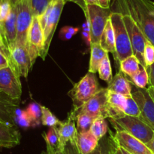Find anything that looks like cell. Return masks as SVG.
Instances as JSON below:
<instances>
[{"instance_id": "e575fe53", "label": "cell", "mask_w": 154, "mask_h": 154, "mask_svg": "<svg viewBox=\"0 0 154 154\" xmlns=\"http://www.w3.org/2000/svg\"><path fill=\"white\" fill-rule=\"evenodd\" d=\"M102 142H99L97 147L89 154H111V134L109 137L102 138Z\"/></svg>"}, {"instance_id": "277c9868", "label": "cell", "mask_w": 154, "mask_h": 154, "mask_svg": "<svg viewBox=\"0 0 154 154\" xmlns=\"http://www.w3.org/2000/svg\"><path fill=\"white\" fill-rule=\"evenodd\" d=\"M100 89L95 73L88 72L71 89L69 95L73 102L74 110L79 109L93 98Z\"/></svg>"}, {"instance_id": "11a10c76", "label": "cell", "mask_w": 154, "mask_h": 154, "mask_svg": "<svg viewBox=\"0 0 154 154\" xmlns=\"http://www.w3.org/2000/svg\"><path fill=\"white\" fill-rule=\"evenodd\" d=\"M10 1L11 2H12V4L14 5V4H17V3L18 2L20 1V0H10Z\"/></svg>"}, {"instance_id": "db71d44e", "label": "cell", "mask_w": 154, "mask_h": 154, "mask_svg": "<svg viewBox=\"0 0 154 154\" xmlns=\"http://www.w3.org/2000/svg\"><path fill=\"white\" fill-rule=\"evenodd\" d=\"M0 98H9V97L8 96V95H6L5 94L3 93V92L2 91H0Z\"/></svg>"}, {"instance_id": "5bb4252c", "label": "cell", "mask_w": 154, "mask_h": 154, "mask_svg": "<svg viewBox=\"0 0 154 154\" xmlns=\"http://www.w3.org/2000/svg\"><path fill=\"white\" fill-rule=\"evenodd\" d=\"M113 138L119 146L132 154H153L145 143L125 131L116 130Z\"/></svg>"}, {"instance_id": "6f0895ef", "label": "cell", "mask_w": 154, "mask_h": 154, "mask_svg": "<svg viewBox=\"0 0 154 154\" xmlns=\"http://www.w3.org/2000/svg\"><path fill=\"white\" fill-rule=\"evenodd\" d=\"M153 154H154V153H153Z\"/></svg>"}, {"instance_id": "f907efd6", "label": "cell", "mask_w": 154, "mask_h": 154, "mask_svg": "<svg viewBox=\"0 0 154 154\" xmlns=\"http://www.w3.org/2000/svg\"><path fill=\"white\" fill-rule=\"evenodd\" d=\"M147 90H148L149 94H150V97L152 98L153 101H154V87L153 86L149 85V87L147 88Z\"/></svg>"}, {"instance_id": "bcb514c9", "label": "cell", "mask_w": 154, "mask_h": 154, "mask_svg": "<svg viewBox=\"0 0 154 154\" xmlns=\"http://www.w3.org/2000/svg\"><path fill=\"white\" fill-rule=\"evenodd\" d=\"M63 29H64L66 31L69 32V33H72L73 36H75V34L78 33V32L80 30L79 27H71V26H66V27H63Z\"/></svg>"}, {"instance_id": "f35d334b", "label": "cell", "mask_w": 154, "mask_h": 154, "mask_svg": "<svg viewBox=\"0 0 154 154\" xmlns=\"http://www.w3.org/2000/svg\"><path fill=\"white\" fill-rule=\"evenodd\" d=\"M63 152L65 154H81L77 149L76 146L75 144H72L70 142H69L65 146Z\"/></svg>"}, {"instance_id": "ab89813d", "label": "cell", "mask_w": 154, "mask_h": 154, "mask_svg": "<svg viewBox=\"0 0 154 154\" xmlns=\"http://www.w3.org/2000/svg\"><path fill=\"white\" fill-rule=\"evenodd\" d=\"M9 66V60L7 55L3 51H0V69Z\"/></svg>"}, {"instance_id": "44dd1931", "label": "cell", "mask_w": 154, "mask_h": 154, "mask_svg": "<svg viewBox=\"0 0 154 154\" xmlns=\"http://www.w3.org/2000/svg\"><path fill=\"white\" fill-rule=\"evenodd\" d=\"M99 140L90 131L78 132L75 146L81 154H89L98 146Z\"/></svg>"}, {"instance_id": "f546056e", "label": "cell", "mask_w": 154, "mask_h": 154, "mask_svg": "<svg viewBox=\"0 0 154 154\" xmlns=\"http://www.w3.org/2000/svg\"><path fill=\"white\" fill-rule=\"evenodd\" d=\"M61 121L59 120L55 115L45 106L42 105V123L48 127L58 126Z\"/></svg>"}, {"instance_id": "52a82bcc", "label": "cell", "mask_w": 154, "mask_h": 154, "mask_svg": "<svg viewBox=\"0 0 154 154\" xmlns=\"http://www.w3.org/2000/svg\"><path fill=\"white\" fill-rule=\"evenodd\" d=\"M123 18L130 39L133 54L139 60L140 64L147 69L144 60V46L147 39L141 29L129 15L123 14Z\"/></svg>"}, {"instance_id": "d6986e66", "label": "cell", "mask_w": 154, "mask_h": 154, "mask_svg": "<svg viewBox=\"0 0 154 154\" xmlns=\"http://www.w3.org/2000/svg\"><path fill=\"white\" fill-rule=\"evenodd\" d=\"M20 101L11 98H0V122L16 126V113Z\"/></svg>"}, {"instance_id": "1f68e13d", "label": "cell", "mask_w": 154, "mask_h": 154, "mask_svg": "<svg viewBox=\"0 0 154 154\" xmlns=\"http://www.w3.org/2000/svg\"><path fill=\"white\" fill-rule=\"evenodd\" d=\"M53 1L54 0H30V6L33 16H41Z\"/></svg>"}, {"instance_id": "8d00e7d4", "label": "cell", "mask_w": 154, "mask_h": 154, "mask_svg": "<svg viewBox=\"0 0 154 154\" xmlns=\"http://www.w3.org/2000/svg\"><path fill=\"white\" fill-rule=\"evenodd\" d=\"M16 124H18L21 127L28 128L32 126V122L29 118L28 115L26 113V110H20L18 109L16 113Z\"/></svg>"}, {"instance_id": "3957f363", "label": "cell", "mask_w": 154, "mask_h": 154, "mask_svg": "<svg viewBox=\"0 0 154 154\" xmlns=\"http://www.w3.org/2000/svg\"><path fill=\"white\" fill-rule=\"evenodd\" d=\"M110 19L115 35L116 54L114 57L119 64L123 59L133 55V51L129 34L123 21V14L118 12L112 11L110 15Z\"/></svg>"}, {"instance_id": "ba28073f", "label": "cell", "mask_w": 154, "mask_h": 154, "mask_svg": "<svg viewBox=\"0 0 154 154\" xmlns=\"http://www.w3.org/2000/svg\"><path fill=\"white\" fill-rule=\"evenodd\" d=\"M7 57L9 60V66L17 73L20 77L27 78L31 70V60L26 46L15 45L8 50Z\"/></svg>"}, {"instance_id": "7402d4cb", "label": "cell", "mask_w": 154, "mask_h": 154, "mask_svg": "<svg viewBox=\"0 0 154 154\" xmlns=\"http://www.w3.org/2000/svg\"><path fill=\"white\" fill-rule=\"evenodd\" d=\"M100 45L106 52L112 53L113 55H115V35H114V30L110 18L107 21V24L102 33L100 39Z\"/></svg>"}, {"instance_id": "ffe728a7", "label": "cell", "mask_w": 154, "mask_h": 154, "mask_svg": "<svg viewBox=\"0 0 154 154\" xmlns=\"http://www.w3.org/2000/svg\"><path fill=\"white\" fill-rule=\"evenodd\" d=\"M107 88L115 93L125 97H132V85L129 79L125 76V74L119 71L113 76L112 80L108 83Z\"/></svg>"}, {"instance_id": "6da1fadb", "label": "cell", "mask_w": 154, "mask_h": 154, "mask_svg": "<svg viewBox=\"0 0 154 154\" xmlns=\"http://www.w3.org/2000/svg\"><path fill=\"white\" fill-rule=\"evenodd\" d=\"M111 11L129 15L154 45V2L150 0H114Z\"/></svg>"}, {"instance_id": "9a60e30c", "label": "cell", "mask_w": 154, "mask_h": 154, "mask_svg": "<svg viewBox=\"0 0 154 154\" xmlns=\"http://www.w3.org/2000/svg\"><path fill=\"white\" fill-rule=\"evenodd\" d=\"M75 119H76L75 113H74L73 110H72L68 115L67 119L64 121H61L60 125L57 126L59 139H60V144L57 150H64L65 146L69 142L75 145L76 137L78 133Z\"/></svg>"}, {"instance_id": "83f0119b", "label": "cell", "mask_w": 154, "mask_h": 154, "mask_svg": "<svg viewBox=\"0 0 154 154\" xmlns=\"http://www.w3.org/2000/svg\"><path fill=\"white\" fill-rule=\"evenodd\" d=\"M95 119L96 118L87 113H78L75 119L78 132L90 131L92 124Z\"/></svg>"}, {"instance_id": "ac0fdd59", "label": "cell", "mask_w": 154, "mask_h": 154, "mask_svg": "<svg viewBox=\"0 0 154 154\" xmlns=\"http://www.w3.org/2000/svg\"><path fill=\"white\" fill-rule=\"evenodd\" d=\"M126 97L108 89L107 92V119L124 115Z\"/></svg>"}, {"instance_id": "7bdbcfd3", "label": "cell", "mask_w": 154, "mask_h": 154, "mask_svg": "<svg viewBox=\"0 0 154 154\" xmlns=\"http://www.w3.org/2000/svg\"><path fill=\"white\" fill-rule=\"evenodd\" d=\"M42 154H65L63 151H59L51 147L48 143H46V151L42 152Z\"/></svg>"}, {"instance_id": "b9f144b4", "label": "cell", "mask_w": 154, "mask_h": 154, "mask_svg": "<svg viewBox=\"0 0 154 154\" xmlns=\"http://www.w3.org/2000/svg\"><path fill=\"white\" fill-rule=\"evenodd\" d=\"M73 36H74L72 34V33H69V32L66 31V30H65L63 28H62L61 30H60V39H62V40H64V41L69 40V39H72Z\"/></svg>"}, {"instance_id": "e0dca14e", "label": "cell", "mask_w": 154, "mask_h": 154, "mask_svg": "<svg viewBox=\"0 0 154 154\" xmlns=\"http://www.w3.org/2000/svg\"><path fill=\"white\" fill-rule=\"evenodd\" d=\"M21 134L15 125L0 123V148H13L20 144Z\"/></svg>"}, {"instance_id": "f6af8a7d", "label": "cell", "mask_w": 154, "mask_h": 154, "mask_svg": "<svg viewBox=\"0 0 154 154\" xmlns=\"http://www.w3.org/2000/svg\"><path fill=\"white\" fill-rule=\"evenodd\" d=\"M82 37L84 39V40L85 41L86 43L87 44V45L90 47H91V34H90V32H86V31H83L82 32Z\"/></svg>"}, {"instance_id": "9c48e42d", "label": "cell", "mask_w": 154, "mask_h": 154, "mask_svg": "<svg viewBox=\"0 0 154 154\" xmlns=\"http://www.w3.org/2000/svg\"><path fill=\"white\" fill-rule=\"evenodd\" d=\"M66 2L64 0H54L52 2V7L47 21L46 26L44 29V36H45V42H44V50L42 54V59L45 60L49 51L50 45L51 41L55 33L56 29L58 25L60 16L63 12Z\"/></svg>"}, {"instance_id": "60d3db41", "label": "cell", "mask_w": 154, "mask_h": 154, "mask_svg": "<svg viewBox=\"0 0 154 154\" xmlns=\"http://www.w3.org/2000/svg\"><path fill=\"white\" fill-rule=\"evenodd\" d=\"M111 154H123L120 149V146L117 145V143L114 141L113 138V134H111Z\"/></svg>"}, {"instance_id": "7dc6e473", "label": "cell", "mask_w": 154, "mask_h": 154, "mask_svg": "<svg viewBox=\"0 0 154 154\" xmlns=\"http://www.w3.org/2000/svg\"><path fill=\"white\" fill-rule=\"evenodd\" d=\"M110 2L111 0H99V6L104 8H110Z\"/></svg>"}, {"instance_id": "816d5d0a", "label": "cell", "mask_w": 154, "mask_h": 154, "mask_svg": "<svg viewBox=\"0 0 154 154\" xmlns=\"http://www.w3.org/2000/svg\"><path fill=\"white\" fill-rule=\"evenodd\" d=\"M85 2L87 3V5H99V0H84Z\"/></svg>"}, {"instance_id": "7c38bea8", "label": "cell", "mask_w": 154, "mask_h": 154, "mask_svg": "<svg viewBox=\"0 0 154 154\" xmlns=\"http://www.w3.org/2000/svg\"><path fill=\"white\" fill-rule=\"evenodd\" d=\"M132 97L139 107L140 118L154 130V101L147 88H139L132 84Z\"/></svg>"}, {"instance_id": "d4e9b609", "label": "cell", "mask_w": 154, "mask_h": 154, "mask_svg": "<svg viewBox=\"0 0 154 154\" xmlns=\"http://www.w3.org/2000/svg\"><path fill=\"white\" fill-rule=\"evenodd\" d=\"M105 118L98 117L93 121V124L91 125L90 131L92 134L97 137L99 140L103 138L107 134V131L108 130V124H107Z\"/></svg>"}, {"instance_id": "30bf717a", "label": "cell", "mask_w": 154, "mask_h": 154, "mask_svg": "<svg viewBox=\"0 0 154 154\" xmlns=\"http://www.w3.org/2000/svg\"><path fill=\"white\" fill-rule=\"evenodd\" d=\"M44 30L39 22L38 17H33L27 37V49L31 60L32 66L34 65L38 57H42L44 50Z\"/></svg>"}, {"instance_id": "74e56055", "label": "cell", "mask_w": 154, "mask_h": 154, "mask_svg": "<svg viewBox=\"0 0 154 154\" xmlns=\"http://www.w3.org/2000/svg\"><path fill=\"white\" fill-rule=\"evenodd\" d=\"M66 2H72L75 3L76 5H78L82 11H84V15H85L86 21H89V14H88V8H87V3L85 2L84 0H64Z\"/></svg>"}, {"instance_id": "681fc988", "label": "cell", "mask_w": 154, "mask_h": 154, "mask_svg": "<svg viewBox=\"0 0 154 154\" xmlns=\"http://www.w3.org/2000/svg\"><path fill=\"white\" fill-rule=\"evenodd\" d=\"M146 145H147V147H148L149 149L151 150V152H153V153H154V135H153V138H152L151 140L148 142V143H146Z\"/></svg>"}, {"instance_id": "f1b7e54d", "label": "cell", "mask_w": 154, "mask_h": 154, "mask_svg": "<svg viewBox=\"0 0 154 154\" xmlns=\"http://www.w3.org/2000/svg\"><path fill=\"white\" fill-rule=\"evenodd\" d=\"M98 72H99L100 79L107 82L108 83H109L112 80V69H111V64L108 54H106L105 58L99 65Z\"/></svg>"}, {"instance_id": "2e32d148", "label": "cell", "mask_w": 154, "mask_h": 154, "mask_svg": "<svg viewBox=\"0 0 154 154\" xmlns=\"http://www.w3.org/2000/svg\"><path fill=\"white\" fill-rule=\"evenodd\" d=\"M17 3L12 5L11 13L7 19L0 23V32L8 52V50L13 48L16 43Z\"/></svg>"}, {"instance_id": "836d02e7", "label": "cell", "mask_w": 154, "mask_h": 154, "mask_svg": "<svg viewBox=\"0 0 154 154\" xmlns=\"http://www.w3.org/2000/svg\"><path fill=\"white\" fill-rule=\"evenodd\" d=\"M144 60L148 71L149 67L154 63V45L148 39H146L144 51Z\"/></svg>"}, {"instance_id": "cb8c5ba5", "label": "cell", "mask_w": 154, "mask_h": 154, "mask_svg": "<svg viewBox=\"0 0 154 154\" xmlns=\"http://www.w3.org/2000/svg\"><path fill=\"white\" fill-rule=\"evenodd\" d=\"M119 66L122 72L128 75L129 78H132L139 71L141 64L138 58L133 54L121 60Z\"/></svg>"}, {"instance_id": "4dcf8cb0", "label": "cell", "mask_w": 154, "mask_h": 154, "mask_svg": "<svg viewBox=\"0 0 154 154\" xmlns=\"http://www.w3.org/2000/svg\"><path fill=\"white\" fill-rule=\"evenodd\" d=\"M45 143H48L51 147L57 149L60 144V139H59L58 131H57V126L50 127L49 130L47 133L42 134Z\"/></svg>"}, {"instance_id": "ee69618b", "label": "cell", "mask_w": 154, "mask_h": 154, "mask_svg": "<svg viewBox=\"0 0 154 154\" xmlns=\"http://www.w3.org/2000/svg\"><path fill=\"white\" fill-rule=\"evenodd\" d=\"M149 85L153 86L154 87V63L149 67Z\"/></svg>"}, {"instance_id": "5b68a950", "label": "cell", "mask_w": 154, "mask_h": 154, "mask_svg": "<svg viewBox=\"0 0 154 154\" xmlns=\"http://www.w3.org/2000/svg\"><path fill=\"white\" fill-rule=\"evenodd\" d=\"M87 8L91 30V42L92 44H100L102 33L112 11L111 8H104L97 5H88Z\"/></svg>"}, {"instance_id": "d6a6232c", "label": "cell", "mask_w": 154, "mask_h": 154, "mask_svg": "<svg viewBox=\"0 0 154 154\" xmlns=\"http://www.w3.org/2000/svg\"><path fill=\"white\" fill-rule=\"evenodd\" d=\"M124 115L125 116H138V117H140V116H141L139 107H138L136 101L132 98V97H126Z\"/></svg>"}, {"instance_id": "c3c4849f", "label": "cell", "mask_w": 154, "mask_h": 154, "mask_svg": "<svg viewBox=\"0 0 154 154\" xmlns=\"http://www.w3.org/2000/svg\"><path fill=\"white\" fill-rule=\"evenodd\" d=\"M0 51H3V52H4L5 54L7 55L8 51H7V49H6L4 41H3L2 36V34H1V32H0Z\"/></svg>"}, {"instance_id": "9f6ffc18", "label": "cell", "mask_w": 154, "mask_h": 154, "mask_svg": "<svg viewBox=\"0 0 154 154\" xmlns=\"http://www.w3.org/2000/svg\"><path fill=\"white\" fill-rule=\"evenodd\" d=\"M0 123H2V122H0Z\"/></svg>"}, {"instance_id": "d590c367", "label": "cell", "mask_w": 154, "mask_h": 154, "mask_svg": "<svg viewBox=\"0 0 154 154\" xmlns=\"http://www.w3.org/2000/svg\"><path fill=\"white\" fill-rule=\"evenodd\" d=\"M11 2L10 0H0V23L7 19L12 8Z\"/></svg>"}, {"instance_id": "603a6c76", "label": "cell", "mask_w": 154, "mask_h": 154, "mask_svg": "<svg viewBox=\"0 0 154 154\" xmlns=\"http://www.w3.org/2000/svg\"><path fill=\"white\" fill-rule=\"evenodd\" d=\"M91 53H90V60L89 63V72L96 73L98 72L99 66L108 52L101 47L100 44H92Z\"/></svg>"}, {"instance_id": "4fadbf2b", "label": "cell", "mask_w": 154, "mask_h": 154, "mask_svg": "<svg viewBox=\"0 0 154 154\" xmlns=\"http://www.w3.org/2000/svg\"><path fill=\"white\" fill-rule=\"evenodd\" d=\"M107 88H100L97 93L79 109L72 110L75 116L78 113H87L96 119L98 117L107 119Z\"/></svg>"}, {"instance_id": "f5cc1de1", "label": "cell", "mask_w": 154, "mask_h": 154, "mask_svg": "<svg viewBox=\"0 0 154 154\" xmlns=\"http://www.w3.org/2000/svg\"><path fill=\"white\" fill-rule=\"evenodd\" d=\"M117 145H118V144H117ZM118 146H119V145H118ZM120 150H121L122 153H123V154H132V153H131V152H129V151L126 150V149H125L124 148L121 147V146H120Z\"/></svg>"}, {"instance_id": "484cf974", "label": "cell", "mask_w": 154, "mask_h": 154, "mask_svg": "<svg viewBox=\"0 0 154 154\" xmlns=\"http://www.w3.org/2000/svg\"><path fill=\"white\" fill-rule=\"evenodd\" d=\"M26 113L32 122V126H37L42 122V105L32 102L26 107Z\"/></svg>"}, {"instance_id": "7a4b0ae2", "label": "cell", "mask_w": 154, "mask_h": 154, "mask_svg": "<svg viewBox=\"0 0 154 154\" xmlns=\"http://www.w3.org/2000/svg\"><path fill=\"white\" fill-rule=\"evenodd\" d=\"M116 130L132 134L144 143H147L154 135V130L138 116H123L108 119Z\"/></svg>"}, {"instance_id": "4316f807", "label": "cell", "mask_w": 154, "mask_h": 154, "mask_svg": "<svg viewBox=\"0 0 154 154\" xmlns=\"http://www.w3.org/2000/svg\"><path fill=\"white\" fill-rule=\"evenodd\" d=\"M131 83L139 88H146L149 85V73L147 69L141 65L140 69L134 76L129 78Z\"/></svg>"}, {"instance_id": "8fae6325", "label": "cell", "mask_w": 154, "mask_h": 154, "mask_svg": "<svg viewBox=\"0 0 154 154\" xmlns=\"http://www.w3.org/2000/svg\"><path fill=\"white\" fill-rule=\"evenodd\" d=\"M0 91L14 101L20 100L22 95L20 77L10 66L0 69Z\"/></svg>"}, {"instance_id": "8992f818", "label": "cell", "mask_w": 154, "mask_h": 154, "mask_svg": "<svg viewBox=\"0 0 154 154\" xmlns=\"http://www.w3.org/2000/svg\"><path fill=\"white\" fill-rule=\"evenodd\" d=\"M33 17L30 0H20L17 3V38L15 45L27 47V37Z\"/></svg>"}]
</instances>
